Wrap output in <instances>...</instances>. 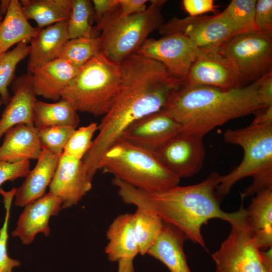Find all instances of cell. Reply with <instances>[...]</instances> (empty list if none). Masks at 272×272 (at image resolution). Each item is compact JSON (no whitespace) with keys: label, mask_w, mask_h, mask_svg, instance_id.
<instances>
[{"label":"cell","mask_w":272,"mask_h":272,"mask_svg":"<svg viewBox=\"0 0 272 272\" xmlns=\"http://www.w3.org/2000/svg\"><path fill=\"white\" fill-rule=\"evenodd\" d=\"M72 0H22V10L26 19L34 20L39 29L62 21H67Z\"/></svg>","instance_id":"484cf974"},{"label":"cell","mask_w":272,"mask_h":272,"mask_svg":"<svg viewBox=\"0 0 272 272\" xmlns=\"http://www.w3.org/2000/svg\"><path fill=\"white\" fill-rule=\"evenodd\" d=\"M11 97L0 118V140L11 127L20 124L33 125L34 109L37 101L31 74L28 72L14 79Z\"/></svg>","instance_id":"2e32d148"},{"label":"cell","mask_w":272,"mask_h":272,"mask_svg":"<svg viewBox=\"0 0 272 272\" xmlns=\"http://www.w3.org/2000/svg\"><path fill=\"white\" fill-rule=\"evenodd\" d=\"M254 24L256 29L271 38L272 37V1H256Z\"/></svg>","instance_id":"e575fe53"},{"label":"cell","mask_w":272,"mask_h":272,"mask_svg":"<svg viewBox=\"0 0 272 272\" xmlns=\"http://www.w3.org/2000/svg\"><path fill=\"white\" fill-rule=\"evenodd\" d=\"M28 42L22 41L12 50L0 55V94L3 104H7L10 96L9 86L13 82L17 65L29 55Z\"/></svg>","instance_id":"f1b7e54d"},{"label":"cell","mask_w":272,"mask_h":272,"mask_svg":"<svg viewBox=\"0 0 272 272\" xmlns=\"http://www.w3.org/2000/svg\"><path fill=\"white\" fill-rule=\"evenodd\" d=\"M76 128L70 126H51L38 129L42 148L57 156H61Z\"/></svg>","instance_id":"d6a6232c"},{"label":"cell","mask_w":272,"mask_h":272,"mask_svg":"<svg viewBox=\"0 0 272 272\" xmlns=\"http://www.w3.org/2000/svg\"><path fill=\"white\" fill-rule=\"evenodd\" d=\"M258 85L257 81L230 90L182 85L171 92L162 110L180 124V133L203 138L216 127L263 107Z\"/></svg>","instance_id":"7a4b0ae2"},{"label":"cell","mask_w":272,"mask_h":272,"mask_svg":"<svg viewBox=\"0 0 272 272\" xmlns=\"http://www.w3.org/2000/svg\"><path fill=\"white\" fill-rule=\"evenodd\" d=\"M97 130L98 124L96 122L76 129L65 145L63 154L82 160L91 148L93 135Z\"/></svg>","instance_id":"836d02e7"},{"label":"cell","mask_w":272,"mask_h":272,"mask_svg":"<svg viewBox=\"0 0 272 272\" xmlns=\"http://www.w3.org/2000/svg\"><path fill=\"white\" fill-rule=\"evenodd\" d=\"M245 211L246 225L258 247H272V188L256 193Z\"/></svg>","instance_id":"7402d4cb"},{"label":"cell","mask_w":272,"mask_h":272,"mask_svg":"<svg viewBox=\"0 0 272 272\" xmlns=\"http://www.w3.org/2000/svg\"><path fill=\"white\" fill-rule=\"evenodd\" d=\"M202 137L178 133L154 153L160 162L180 179L191 177L202 168L206 156Z\"/></svg>","instance_id":"7c38bea8"},{"label":"cell","mask_w":272,"mask_h":272,"mask_svg":"<svg viewBox=\"0 0 272 272\" xmlns=\"http://www.w3.org/2000/svg\"><path fill=\"white\" fill-rule=\"evenodd\" d=\"M77 112L69 101L63 98L52 103L37 100L34 109V125L37 129L58 126L76 128L80 122Z\"/></svg>","instance_id":"d4e9b609"},{"label":"cell","mask_w":272,"mask_h":272,"mask_svg":"<svg viewBox=\"0 0 272 272\" xmlns=\"http://www.w3.org/2000/svg\"><path fill=\"white\" fill-rule=\"evenodd\" d=\"M186 239L181 230L164 223L161 232L147 254L160 261L170 272H191L183 248Z\"/></svg>","instance_id":"ffe728a7"},{"label":"cell","mask_w":272,"mask_h":272,"mask_svg":"<svg viewBox=\"0 0 272 272\" xmlns=\"http://www.w3.org/2000/svg\"><path fill=\"white\" fill-rule=\"evenodd\" d=\"M150 2L144 12L127 16H120L118 8L92 28L93 36L101 32L98 37L101 54L119 64L141 46L150 33L159 30L164 23L161 8L166 1Z\"/></svg>","instance_id":"5b68a950"},{"label":"cell","mask_w":272,"mask_h":272,"mask_svg":"<svg viewBox=\"0 0 272 272\" xmlns=\"http://www.w3.org/2000/svg\"><path fill=\"white\" fill-rule=\"evenodd\" d=\"M30 171L29 161L14 163L0 161V186L8 181L26 177Z\"/></svg>","instance_id":"d590c367"},{"label":"cell","mask_w":272,"mask_h":272,"mask_svg":"<svg viewBox=\"0 0 272 272\" xmlns=\"http://www.w3.org/2000/svg\"><path fill=\"white\" fill-rule=\"evenodd\" d=\"M199 51L190 39L181 33L147 39L134 52L162 63L170 74L184 83Z\"/></svg>","instance_id":"9c48e42d"},{"label":"cell","mask_w":272,"mask_h":272,"mask_svg":"<svg viewBox=\"0 0 272 272\" xmlns=\"http://www.w3.org/2000/svg\"><path fill=\"white\" fill-rule=\"evenodd\" d=\"M244 85L235 65L220 46L199 48L183 85H206L230 90Z\"/></svg>","instance_id":"30bf717a"},{"label":"cell","mask_w":272,"mask_h":272,"mask_svg":"<svg viewBox=\"0 0 272 272\" xmlns=\"http://www.w3.org/2000/svg\"><path fill=\"white\" fill-rule=\"evenodd\" d=\"M227 238L212 254L216 272H272V248L261 251L245 219L231 224Z\"/></svg>","instance_id":"52a82bcc"},{"label":"cell","mask_w":272,"mask_h":272,"mask_svg":"<svg viewBox=\"0 0 272 272\" xmlns=\"http://www.w3.org/2000/svg\"><path fill=\"white\" fill-rule=\"evenodd\" d=\"M258 94L263 107L272 106V71L258 81Z\"/></svg>","instance_id":"f35d334b"},{"label":"cell","mask_w":272,"mask_h":272,"mask_svg":"<svg viewBox=\"0 0 272 272\" xmlns=\"http://www.w3.org/2000/svg\"><path fill=\"white\" fill-rule=\"evenodd\" d=\"M220 176L217 172H213L196 184L177 185L154 191L137 188L116 177L112 183L117 188L118 194L124 203L157 215L164 223L181 230L187 239L207 250L201 233L203 225L214 218L230 224L245 219L242 202L235 212H225L221 208L216 192Z\"/></svg>","instance_id":"6da1fadb"},{"label":"cell","mask_w":272,"mask_h":272,"mask_svg":"<svg viewBox=\"0 0 272 272\" xmlns=\"http://www.w3.org/2000/svg\"><path fill=\"white\" fill-rule=\"evenodd\" d=\"M132 216L139 254L144 255L159 236L164 223L157 215L139 208Z\"/></svg>","instance_id":"4316f807"},{"label":"cell","mask_w":272,"mask_h":272,"mask_svg":"<svg viewBox=\"0 0 272 272\" xmlns=\"http://www.w3.org/2000/svg\"><path fill=\"white\" fill-rule=\"evenodd\" d=\"M117 272H135L133 259H122L119 260Z\"/></svg>","instance_id":"b9f144b4"},{"label":"cell","mask_w":272,"mask_h":272,"mask_svg":"<svg viewBox=\"0 0 272 272\" xmlns=\"http://www.w3.org/2000/svg\"><path fill=\"white\" fill-rule=\"evenodd\" d=\"M159 31L164 36L181 33L199 48L220 47L234 36L231 22L223 12L211 16L175 17Z\"/></svg>","instance_id":"8fae6325"},{"label":"cell","mask_w":272,"mask_h":272,"mask_svg":"<svg viewBox=\"0 0 272 272\" xmlns=\"http://www.w3.org/2000/svg\"><path fill=\"white\" fill-rule=\"evenodd\" d=\"M100 53L98 37H83L68 40L62 47L57 58L63 59L80 68Z\"/></svg>","instance_id":"83f0119b"},{"label":"cell","mask_w":272,"mask_h":272,"mask_svg":"<svg viewBox=\"0 0 272 272\" xmlns=\"http://www.w3.org/2000/svg\"><path fill=\"white\" fill-rule=\"evenodd\" d=\"M0 146V161L14 163L38 159L42 148L38 129L33 125L20 124L4 134Z\"/></svg>","instance_id":"ac0fdd59"},{"label":"cell","mask_w":272,"mask_h":272,"mask_svg":"<svg viewBox=\"0 0 272 272\" xmlns=\"http://www.w3.org/2000/svg\"><path fill=\"white\" fill-rule=\"evenodd\" d=\"M69 40L67 21H62L40 29L29 42L27 72L57 58L66 42Z\"/></svg>","instance_id":"44dd1931"},{"label":"cell","mask_w":272,"mask_h":272,"mask_svg":"<svg viewBox=\"0 0 272 272\" xmlns=\"http://www.w3.org/2000/svg\"><path fill=\"white\" fill-rule=\"evenodd\" d=\"M101 170L147 191L177 185L180 180L164 167L154 152L120 139L104 154Z\"/></svg>","instance_id":"8992f818"},{"label":"cell","mask_w":272,"mask_h":272,"mask_svg":"<svg viewBox=\"0 0 272 272\" xmlns=\"http://www.w3.org/2000/svg\"><path fill=\"white\" fill-rule=\"evenodd\" d=\"M254 114L251 123L252 125L272 124V106L259 108Z\"/></svg>","instance_id":"60d3db41"},{"label":"cell","mask_w":272,"mask_h":272,"mask_svg":"<svg viewBox=\"0 0 272 272\" xmlns=\"http://www.w3.org/2000/svg\"><path fill=\"white\" fill-rule=\"evenodd\" d=\"M16 188L6 191L0 188V194L3 196L6 214L3 227L0 228V272H13L15 267L19 266V260L11 258L8 253L7 244L9 238L8 225L10 216L12 202L15 196Z\"/></svg>","instance_id":"1f68e13d"},{"label":"cell","mask_w":272,"mask_h":272,"mask_svg":"<svg viewBox=\"0 0 272 272\" xmlns=\"http://www.w3.org/2000/svg\"><path fill=\"white\" fill-rule=\"evenodd\" d=\"M120 82L119 64L100 53L79 68L61 98L69 101L77 111L104 116L118 94Z\"/></svg>","instance_id":"277c9868"},{"label":"cell","mask_w":272,"mask_h":272,"mask_svg":"<svg viewBox=\"0 0 272 272\" xmlns=\"http://www.w3.org/2000/svg\"><path fill=\"white\" fill-rule=\"evenodd\" d=\"M147 0H118L119 13L127 16L144 12L147 9Z\"/></svg>","instance_id":"ab89813d"},{"label":"cell","mask_w":272,"mask_h":272,"mask_svg":"<svg viewBox=\"0 0 272 272\" xmlns=\"http://www.w3.org/2000/svg\"><path fill=\"white\" fill-rule=\"evenodd\" d=\"M92 179L82 160L62 154L49 185V192L60 199L62 209H67L77 205L91 190Z\"/></svg>","instance_id":"4fadbf2b"},{"label":"cell","mask_w":272,"mask_h":272,"mask_svg":"<svg viewBox=\"0 0 272 272\" xmlns=\"http://www.w3.org/2000/svg\"><path fill=\"white\" fill-rule=\"evenodd\" d=\"M182 5L190 17H197L208 12L216 11L213 0H183Z\"/></svg>","instance_id":"8d00e7d4"},{"label":"cell","mask_w":272,"mask_h":272,"mask_svg":"<svg viewBox=\"0 0 272 272\" xmlns=\"http://www.w3.org/2000/svg\"><path fill=\"white\" fill-rule=\"evenodd\" d=\"M4 13L3 12L2 7H1V3L0 1V22L3 20L4 17H3Z\"/></svg>","instance_id":"7bdbcfd3"},{"label":"cell","mask_w":272,"mask_h":272,"mask_svg":"<svg viewBox=\"0 0 272 272\" xmlns=\"http://www.w3.org/2000/svg\"><path fill=\"white\" fill-rule=\"evenodd\" d=\"M39 29L28 22L20 2L11 0L5 17L0 22V55L16 44L25 41L29 42Z\"/></svg>","instance_id":"cb8c5ba5"},{"label":"cell","mask_w":272,"mask_h":272,"mask_svg":"<svg viewBox=\"0 0 272 272\" xmlns=\"http://www.w3.org/2000/svg\"><path fill=\"white\" fill-rule=\"evenodd\" d=\"M106 236L109 242L105 248V253L109 261L133 260L139 254L132 214L125 213L117 216L109 226Z\"/></svg>","instance_id":"603a6c76"},{"label":"cell","mask_w":272,"mask_h":272,"mask_svg":"<svg viewBox=\"0 0 272 272\" xmlns=\"http://www.w3.org/2000/svg\"><path fill=\"white\" fill-rule=\"evenodd\" d=\"M93 19L97 24L119 8L118 0H93Z\"/></svg>","instance_id":"74e56055"},{"label":"cell","mask_w":272,"mask_h":272,"mask_svg":"<svg viewBox=\"0 0 272 272\" xmlns=\"http://www.w3.org/2000/svg\"><path fill=\"white\" fill-rule=\"evenodd\" d=\"M180 128L178 122L161 110L133 122L120 139L154 152L179 133Z\"/></svg>","instance_id":"5bb4252c"},{"label":"cell","mask_w":272,"mask_h":272,"mask_svg":"<svg viewBox=\"0 0 272 272\" xmlns=\"http://www.w3.org/2000/svg\"><path fill=\"white\" fill-rule=\"evenodd\" d=\"M93 14L92 1L72 0L71 12L67 21L69 39L93 36L91 21Z\"/></svg>","instance_id":"f546056e"},{"label":"cell","mask_w":272,"mask_h":272,"mask_svg":"<svg viewBox=\"0 0 272 272\" xmlns=\"http://www.w3.org/2000/svg\"><path fill=\"white\" fill-rule=\"evenodd\" d=\"M79 70L69 62L56 58L30 72L36 95L57 102Z\"/></svg>","instance_id":"e0dca14e"},{"label":"cell","mask_w":272,"mask_h":272,"mask_svg":"<svg viewBox=\"0 0 272 272\" xmlns=\"http://www.w3.org/2000/svg\"><path fill=\"white\" fill-rule=\"evenodd\" d=\"M62 209L60 199L50 192L27 205L20 215L13 237H18L25 245L31 244L39 233L47 237L50 233L49 220Z\"/></svg>","instance_id":"9a60e30c"},{"label":"cell","mask_w":272,"mask_h":272,"mask_svg":"<svg viewBox=\"0 0 272 272\" xmlns=\"http://www.w3.org/2000/svg\"><path fill=\"white\" fill-rule=\"evenodd\" d=\"M225 143L242 148L244 156L240 164L230 173L220 175L216 189L220 200L240 179L250 176L253 181L240 193L241 200L263 190L272 188V124H250L228 129L223 134Z\"/></svg>","instance_id":"3957f363"},{"label":"cell","mask_w":272,"mask_h":272,"mask_svg":"<svg viewBox=\"0 0 272 272\" xmlns=\"http://www.w3.org/2000/svg\"><path fill=\"white\" fill-rule=\"evenodd\" d=\"M256 3V0H232L223 11L231 22L234 36L258 30L254 24Z\"/></svg>","instance_id":"4dcf8cb0"},{"label":"cell","mask_w":272,"mask_h":272,"mask_svg":"<svg viewBox=\"0 0 272 272\" xmlns=\"http://www.w3.org/2000/svg\"><path fill=\"white\" fill-rule=\"evenodd\" d=\"M59 156L42 148L35 167L22 185L16 188L14 205L24 207L44 196L58 165Z\"/></svg>","instance_id":"d6986e66"},{"label":"cell","mask_w":272,"mask_h":272,"mask_svg":"<svg viewBox=\"0 0 272 272\" xmlns=\"http://www.w3.org/2000/svg\"><path fill=\"white\" fill-rule=\"evenodd\" d=\"M220 47L244 84L257 82L272 71V39L258 30L234 36Z\"/></svg>","instance_id":"ba28073f"},{"label":"cell","mask_w":272,"mask_h":272,"mask_svg":"<svg viewBox=\"0 0 272 272\" xmlns=\"http://www.w3.org/2000/svg\"><path fill=\"white\" fill-rule=\"evenodd\" d=\"M3 104V103H2V99H1V94H0V106Z\"/></svg>","instance_id":"ee69618b"}]
</instances>
